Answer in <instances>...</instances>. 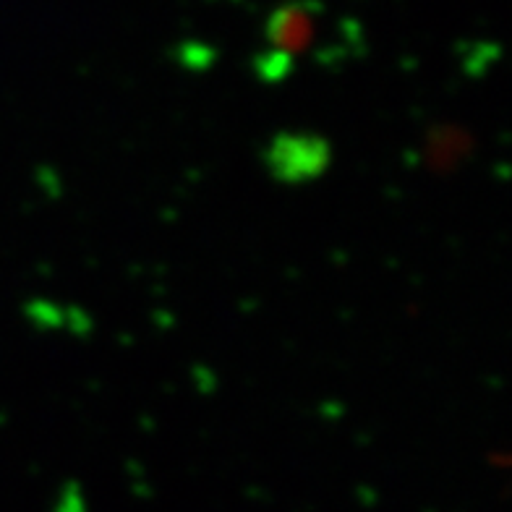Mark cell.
Segmentation results:
<instances>
[{"instance_id": "6da1fadb", "label": "cell", "mask_w": 512, "mask_h": 512, "mask_svg": "<svg viewBox=\"0 0 512 512\" xmlns=\"http://www.w3.org/2000/svg\"><path fill=\"white\" fill-rule=\"evenodd\" d=\"M309 32H311L309 16L296 6L280 11V14L275 16V21H272V40L280 42L283 48H301V45H306Z\"/></svg>"}]
</instances>
